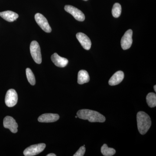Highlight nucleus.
<instances>
[{"label":"nucleus","instance_id":"23","mask_svg":"<svg viewBox=\"0 0 156 156\" xmlns=\"http://www.w3.org/2000/svg\"><path fill=\"white\" fill-rule=\"evenodd\" d=\"M77 117H78L77 116H76L75 117V118H77Z\"/></svg>","mask_w":156,"mask_h":156},{"label":"nucleus","instance_id":"19","mask_svg":"<svg viewBox=\"0 0 156 156\" xmlns=\"http://www.w3.org/2000/svg\"><path fill=\"white\" fill-rule=\"evenodd\" d=\"M26 71L27 77L29 83L32 86H34L36 83V80L33 73L30 68H27Z\"/></svg>","mask_w":156,"mask_h":156},{"label":"nucleus","instance_id":"2","mask_svg":"<svg viewBox=\"0 0 156 156\" xmlns=\"http://www.w3.org/2000/svg\"><path fill=\"white\" fill-rule=\"evenodd\" d=\"M136 121L139 133L142 135L146 134L151 126V121L149 116L144 112H138L136 115Z\"/></svg>","mask_w":156,"mask_h":156},{"label":"nucleus","instance_id":"11","mask_svg":"<svg viewBox=\"0 0 156 156\" xmlns=\"http://www.w3.org/2000/svg\"><path fill=\"white\" fill-rule=\"evenodd\" d=\"M59 116L56 114L46 113L41 115L38 119L40 122L50 123L56 122L58 120Z\"/></svg>","mask_w":156,"mask_h":156},{"label":"nucleus","instance_id":"3","mask_svg":"<svg viewBox=\"0 0 156 156\" xmlns=\"http://www.w3.org/2000/svg\"><path fill=\"white\" fill-rule=\"evenodd\" d=\"M31 55L34 61L37 64H40L42 62V56L41 48L38 43L36 41H33L30 45Z\"/></svg>","mask_w":156,"mask_h":156},{"label":"nucleus","instance_id":"6","mask_svg":"<svg viewBox=\"0 0 156 156\" xmlns=\"http://www.w3.org/2000/svg\"><path fill=\"white\" fill-rule=\"evenodd\" d=\"M35 19L39 26L45 32L50 33L52 31L48 20L44 15L40 13H37L35 15Z\"/></svg>","mask_w":156,"mask_h":156},{"label":"nucleus","instance_id":"24","mask_svg":"<svg viewBox=\"0 0 156 156\" xmlns=\"http://www.w3.org/2000/svg\"><path fill=\"white\" fill-rule=\"evenodd\" d=\"M83 1H88V0H83Z\"/></svg>","mask_w":156,"mask_h":156},{"label":"nucleus","instance_id":"9","mask_svg":"<svg viewBox=\"0 0 156 156\" xmlns=\"http://www.w3.org/2000/svg\"><path fill=\"white\" fill-rule=\"evenodd\" d=\"M3 125L5 128H8L13 133L17 132L18 125L14 118L12 117L7 116L4 118Z\"/></svg>","mask_w":156,"mask_h":156},{"label":"nucleus","instance_id":"21","mask_svg":"<svg viewBox=\"0 0 156 156\" xmlns=\"http://www.w3.org/2000/svg\"><path fill=\"white\" fill-rule=\"evenodd\" d=\"M47 156H56V155L54 154L51 153L48 154L47 155Z\"/></svg>","mask_w":156,"mask_h":156},{"label":"nucleus","instance_id":"15","mask_svg":"<svg viewBox=\"0 0 156 156\" xmlns=\"http://www.w3.org/2000/svg\"><path fill=\"white\" fill-rule=\"evenodd\" d=\"M90 80L89 73L85 70H81L78 73V83L82 85L88 83Z\"/></svg>","mask_w":156,"mask_h":156},{"label":"nucleus","instance_id":"12","mask_svg":"<svg viewBox=\"0 0 156 156\" xmlns=\"http://www.w3.org/2000/svg\"><path fill=\"white\" fill-rule=\"evenodd\" d=\"M51 58L53 63L57 67H64L68 63V60L67 58L61 57L57 53H54L53 54Z\"/></svg>","mask_w":156,"mask_h":156},{"label":"nucleus","instance_id":"1","mask_svg":"<svg viewBox=\"0 0 156 156\" xmlns=\"http://www.w3.org/2000/svg\"><path fill=\"white\" fill-rule=\"evenodd\" d=\"M78 118L83 120H87L91 122H104L105 118L98 112L91 110L81 109L77 113Z\"/></svg>","mask_w":156,"mask_h":156},{"label":"nucleus","instance_id":"8","mask_svg":"<svg viewBox=\"0 0 156 156\" xmlns=\"http://www.w3.org/2000/svg\"><path fill=\"white\" fill-rule=\"evenodd\" d=\"M132 35L133 31L131 30H128L125 33L121 40L122 48L124 50H128L131 48L132 44Z\"/></svg>","mask_w":156,"mask_h":156},{"label":"nucleus","instance_id":"18","mask_svg":"<svg viewBox=\"0 0 156 156\" xmlns=\"http://www.w3.org/2000/svg\"><path fill=\"white\" fill-rule=\"evenodd\" d=\"M122 13V7L120 4L115 3L112 9V14L113 16L115 18H118L121 15Z\"/></svg>","mask_w":156,"mask_h":156},{"label":"nucleus","instance_id":"7","mask_svg":"<svg viewBox=\"0 0 156 156\" xmlns=\"http://www.w3.org/2000/svg\"><path fill=\"white\" fill-rule=\"evenodd\" d=\"M64 9L68 13L72 15L78 21H83L85 20V16L83 12L76 7L67 5L65 6Z\"/></svg>","mask_w":156,"mask_h":156},{"label":"nucleus","instance_id":"14","mask_svg":"<svg viewBox=\"0 0 156 156\" xmlns=\"http://www.w3.org/2000/svg\"><path fill=\"white\" fill-rule=\"evenodd\" d=\"M0 16L9 22H13L18 18L19 15L13 11H8L0 13Z\"/></svg>","mask_w":156,"mask_h":156},{"label":"nucleus","instance_id":"17","mask_svg":"<svg viewBox=\"0 0 156 156\" xmlns=\"http://www.w3.org/2000/svg\"><path fill=\"white\" fill-rule=\"evenodd\" d=\"M101 153L105 156H112L116 153V151L112 148L108 147L106 144H104L101 147Z\"/></svg>","mask_w":156,"mask_h":156},{"label":"nucleus","instance_id":"4","mask_svg":"<svg viewBox=\"0 0 156 156\" xmlns=\"http://www.w3.org/2000/svg\"><path fill=\"white\" fill-rule=\"evenodd\" d=\"M46 144L44 143L39 144L30 146L27 148L23 151V154L25 156H33L38 154L44 150Z\"/></svg>","mask_w":156,"mask_h":156},{"label":"nucleus","instance_id":"20","mask_svg":"<svg viewBox=\"0 0 156 156\" xmlns=\"http://www.w3.org/2000/svg\"><path fill=\"white\" fill-rule=\"evenodd\" d=\"M85 152H86V148L85 146H82L80 148L79 150L77 151L73 156H83L85 154Z\"/></svg>","mask_w":156,"mask_h":156},{"label":"nucleus","instance_id":"16","mask_svg":"<svg viewBox=\"0 0 156 156\" xmlns=\"http://www.w3.org/2000/svg\"><path fill=\"white\" fill-rule=\"evenodd\" d=\"M147 103L151 108L155 107L156 106V95L153 92L148 93L146 97Z\"/></svg>","mask_w":156,"mask_h":156},{"label":"nucleus","instance_id":"13","mask_svg":"<svg viewBox=\"0 0 156 156\" xmlns=\"http://www.w3.org/2000/svg\"><path fill=\"white\" fill-rule=\"evenodd\" d=\"M124 78V73L122 71H119L112 76L108 83L111 86H116L120 83Z\"/></svg>","mask_w":156,"mask_h":156},{"label":"nucleus","instance_id":"10","mask_svg":"<svg viewBox=\"0 0 156 156\" xmlns=\"http://www.w3.org/2000/svg\"><path fill=\"white\" fill-rule=\"evenodd\" d=\"M76 36L84 49L86 50H90L92 43L90 39L87 35L82 33H78Z\"/></svg>","mask_w":156,"mask_h":156},{"label":"nucleus","instance_id":"22","mask_svg":"<svg viewBox=\"0 0 156 156\" xmlns=\"http://www.w3.org/2000/svg\"><path fill=\"white\" fill-rule=\"evenodd\" d=\"M154 90L155 92H156V86L155 85L154 87Z\"/></svg>","mask_w":156,"mask_h":156},{"label":"nucleus","instance_id":"5","mask_svg":"<svg viewBox=\"0 0 156 156\" xmlns=\"http://www.w3.org/2000/svg\"><path fill=\"white\" fill-rule=\"evenodd\" d=\"M18 96L17 92L14 89H10L7 91L5 98L6 105L9 107L15 106L17 103Z\"/></svg>","mask_w":156,"mask_h":156}]
</instances>
